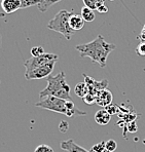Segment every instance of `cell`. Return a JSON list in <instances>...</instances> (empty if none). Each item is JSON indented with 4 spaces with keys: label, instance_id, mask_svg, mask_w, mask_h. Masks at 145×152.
Segmentation results:
<instances>
[{
    "label": "cell",
    "instance_id": "obj_3",
    "mask_svg": "<svg viewBox=\"0 0 145 152\" xmlns=\"http://www.w3.org/2000/svg\"><path fill=\"white\" fill-rule=\"evenodd\" d=\"M72 12L67 10H61L59 12L55 15V17L48 22V28L50 30L62 34L67 40H70L71 37L74 35V30L70 27L69 19H70Z\"/></svg>",
    "mask_w": 145,
    "mask_h": 152
},
{
    "label": "cell",
    "instance_id": "obj_28",
    "mask_svg": "<svg viewBox=\"0 0 145 152\" xmlns=\"http://www.w3.org/2000/svg\"><path fill=\"white\" fill-rule=\"evenodd\" d=\"M1 42H2V39H1V35H0V48H1Z\"/></svg>",
    "mask_w": 145,
    "mask_h": 152
},
{
    "label": "cell",
    "instance_id": "obj_24",
    "mask_svg": "<svg viewBox=\"0 0 145 152\" xmlns=\"http://www.w3.org/2000/svg\"><path fill=\"white\" fill-rule=\"evenodd\" d=\"M105 108L110 115H113V114H116L117 112H119V108H117V106H113L112 104H110L109 106L105 107Z\"/></svg>",
    "mask_w": 145,
    "mask_h": 152
},
{
    "label": "cell",
    "instance_id": "obj_4",
    "mask_svg": "<svg viewBox=\"0 0 145 152\" xmlns=\"http://www.w3.org/2000/svg\"><path fill=\"white\" fill-rule=\"evenodd\" d=\"M35 106L42 109H45V110L53 111V112L64 114V115L68 116V117L70 116L69 110L67 108V100L59 99L57 97H53V96L46 97L44 99L40 100L39 102H37L35 104Z\"/></svg>",
    "mask_w": 145,
    "mask_h": 152
},
{
    "label": "cell",
    "instance_id": "obj_27",
    "mask_svg": "<svg viewBox=\"0 0 145 152\" xmlns=\"http://www.w3.org/2000/svg\"><path fill=\"white\" fill-rule=\"evenodd\" d=\"M102 152H111V151H109V150H107V149L105 148V149H104V150H103V151H102Z\"/></svg>",
    "mask_w": 145,
    "mask_h": 152
},
{
    "label": "cell",
    "instance_id": "obj_25",
    "mask_svg": "<svg viewBox=\"0 0 145 152\" xmlns=\"http://www.w3.org/2000/svg\"><path fill=\"white\" fill-rule=\"evenodd\" d=\"M60 131L63 132V133H65V132L68 131V122L65 121V120H63V121L60 122Z\"/></svg>",
    "mask_w": 145,
    "mask_h": 152
},
{
    "label": "cell",
    "instance_id": "obj_26",
    "mask_svg": "<svg viewBox=\"0 0 145 152\" xmlns=\"http://www.w3.org/2000/svg\"><path fill=\"white\" fill-rule=\"evenodd\" d=\"M97 10H98V12H100V13H105L108 12V7L106 6V4H103V5L100 6Z\"/></svg>",
    "mask_w": 145,
    "mask_h": 152
},
{
    "label": "cell",
    "instance_id": "obj_19",
    "mask_svg": "<svg viewBox=\"0 0 145 152\" xmlns=\"http://www.w3.org/2000/svg\"><path fill=\"white\" fill-rule=\"evenodd\" d=\"M105 149V142L102 141V142H99L98 144H95L92 148L90 149V152H102Z\"/></svg>",
    "mask_w": 145,
    "mask_h": 152
},
{
    "label": "cell",
    "instance_id": "obj_9",
    "mask_svg": "<svg viewBox=\"0 0 145 152\" xmlns=\"http://www.w3.org/2000/svg\"><path fill=\"white\" fill-rule=\"evenodd\" d=\"M60 147L67 152H90L89 150H86V148H83V147L79 146L78 144H76L73 139L62 141L60 143Z\"/></svg>",
    "mask_w": 145,
    "mask_h": 152
},
{
    "label": "cell",
    "instance_id": "obj_20",
    "mask_svg": "<svg viewBox=\"0 0 145 152\" xmlns=\"http://www.w3.org/2000/svg\"><path fill=\"white\" fill-rule=\"evenodd\" d=\"M34 152H53V149L46 144H41L35 148Z\"/></svg>",
    "mask_w": 145,
    "mask_h": 152
},
{
    "label": "cell",
    "instance_id": "obj_18",
    "mask_svg": "<svg viewBox=\"0 0 145 152\" xmlns=\"http://www.w3.org/2000/svg\"><path fill=\"white\" fill-rule=\"evenodd\" d=\"M105 148L107 149V150H109L111 152H114L117 148V143L112 139L106 141L105 142Z\"/></svg>",
    "mask_w": 145,
    "mask_h": 152
},
{
    "label": "cell",
    "instance_id": "obj_12",
    "mask_svg": "<svg viewBox=\"0 0 145 152\" xmlns=\"http://www.w3.org/2000/svg\"><path fill=\"white\" fill-rule=\"evenodd\" d=\"M111 119V115L108 113L106 109H101L98 110L95 113V121L99 126H107Z\"/></svg>",
    "mask_w": 145,
    "mask_h": 152
},
{
    "label": "cell",
    "instance_id": "obj_13",
    "mask_svg": "<svg viewBox=\"0 0 145 152\" xmlns=\"http://www.w3.org/2000/svg\"><path fill=\"white\" fill-rule=\"evenodd\" d=\"M74 93L77 97L83 99V98L89 94V88H88V86H86V82H79V83H77L74 88Z\"/></svg>",
    "mask_w": 145,
    "mask_h": 152
},
{
    "label": "cell",
    "instance_id": "obj_29",
    "mask_svg": "<svg viewBox=\"0 0 145 152\" xmlns=\"http://www.w3.org/2000/svg\"><path fill=\"white\" fill-rule=\"evenodd\" d=\"M110 1H114V0H110Z\"/></svg>",
    "mask_w": 145,
    "mask_h": 152
},
{
    "label": "cell",
    "instance_id": "obj_16",
    "mask_svg": "<svg viewBox=\"0 0 145 152\" xmlns=\"http://www.w3.org/2000/svg\"><path fill=\"white\" fill-rule=\"evenodd\" d=\"M81 15L86 22H93L96 18V15H95V12H94V10L86 7V6H84L81 10Z\"/></svg>",
    "mask_w": 145,
    "mask_h": 152
},
{
    "label": "cell",
    "instance_id": "obj_23",
    "mask_svg": "<svg viewBox=\"0 0 145 152\" xmlns=\"http://www.w3.org/2000/svg\"><path fill=\"white\" fill-rule=\"evenodd\" d=\"M136 53L139 56H145V41L142 40V42L136 48Z\"/></svg>",
    "mask_w": 145,
    "mask_h": 152
},
{
    "label": "cell",
    "instance_id": "obj_11",
    "mask_svg": "<svg viewBox=\"0 0 145 152\" xmlns=\"http://www.w3.org/2000/svg\"><path fill=\"white\" fill-rule=\"evenodd\" d=\"M69 24H70V27L73 29L74 31H78L81 30L84 27V24H86V21L83 20L81 15H78V13H72L69 19Z\"/></svg>",
    "mask_w": 145,
    "mask_h": 152
},
{
    "label": "cell",
    "instance_id": "obj_5",
    "mask_svg": "<svg viewBox=\"0 0 145 152\" xmlns=\"http://www.w3.org/2000/svg\"><path fill=\"white\" fill-rule=\"evenodd\" d=\"M58 59H59V56L58 55H56V53H42V55L38 56V57H31L30 59H28L24 63V67L26 69L25 72L32 71L34 69L42 66V65L51 63V62H57Z\"/></svg>",
    "mask_w": 145,
    "mask_h": 152
},
{
    "label": "cell",
    "instance_id": "obj_7",
    "mask_svg": "<svg viewBox=\"0 0 145 152\" xmlns=\"http://www.w3.org/2000/svg\"><path fill=\"white\" fill-rule=\"evenodd\" d=\"M83 77H84V82L86 83L89 88V93L90 94H93V95H97V93L101 89H104L107 88L108 86V80L104 79L102 81H97L95 80L94 78L90 77V76H86V74H83Z\"/></svg>",
    "mask_w": 145,
    "mask_h": 152
},
{
    "label": "cell",
    "instance_id": "obj_17",
    "mask_svg": "<svg viewBox=\"0 0 145 152\" xmlns=\"http://www.w3.org/2000/svg\"><path fill=\"white\" fill-rule=\"evenodd\" d=\"M40 2V0H21V10L28 8L30 6L37 5Z\"/></svg>",
    "mask_w": 145,
    "mask_h": 152
},
{
    "label": "cell",
    "instance_id": "obj_21",
    "mask_svg": "<svg viewBox=\"0 0 145 152\" xmlns=\"http://www.w3.org/2000/svg\"><path fill=\"white\" fill-rule=\"evenodd\" d=\"M30 53L32 55V57H38V56L44 53V50L42 46H34V48H31Z\"/></svg>",
    "mask_w": 145,
    "mask_h": 152
},
{
    "label": "cell",
    "instance_id": "obj_22",
    "mask_svg": "<svg viewBox=\"0 0 145 152\" xmlns=\"http://www.w3.org/2000/svg\"><path fill=\"white\" fill-rule=\"evenodd\" d=\"M84 101L86 104H89V105H92L94 103H96V96L93 95V94H90L89 93L88 95L86 96V97L82 99Z\"/></svg>",
    "mask_w": 145,
    "mask_h": 152
},
{
    "label": "cell",
    "instance_id": "obj_15",
    "mask_svg": "<svg viewBox=\"0 0 145 152\" xmlns=\"http://www.w3.org/2000/svg\"><path fill=\"white\" fill-rule=\"evenodd\" d=\"M84 6L93 10H97L101 5L105 4V0H82Z\"/></svg>",
    "mask_w": 145,
    "mask_h": 152
},
{
    "label": "cell",
    "instance_id": "obj_1",
    "mask_svg": "<svg viewBox=\"0 0 145 152\" xmlns=\"http://www.w3.org/2000/svg\"><path fill=\"white\" fill-rule=\"evenodd\" d=\"M75 48L79 51L81 58H90L92 62L97 63L101 68H105L107 58L116 46L107 42L102 35H98L93 41L76 45Z\"/></svg>",
    "mask_w": 145,
    "mask_h": 152
},
{
    "label": "cell",
    "instance_id": "obj_6",
    "mask_svg": "<svg viewBox=\"0 0 145 152\" xmlns=\"http://www.w3.org/2000/svg\"><path fill=\"white\" fill-rule=\"evenodd\" d=\"M57 62H51L45 65L38 67L29 72H25V78L27 80H33V79H42V78H48L52 74L55 68V65Z\"/></svg>",
    "mask_w": 145,
    "mask_h": 152
},
{
    "label": "cell",
    "instance_id": "obj_10",
    "mask_svg": "<svg viewBox=\"0 0 145 152\" xmlns=\"http://www.w3.org/2000/svg\"><path fill=\"white\" fill-rule=\"evenodd\" d=\"M1 8L5 13H12L21 10V0H1Z\"/></svg>",
    "mask_w": 145,
    "mask_h": 152
},
{
    "label": "cell",
    "instance_id": "obj_14",
    "mask_svg": "<svg viewBox=\"0 0 145 152\" xmlns=\"http://www.w3.org/2000/svg\"><path fill=\"white\" fill-rule=\"evenodd\" d=\"M62 1V0H40V2L37 4V7L40 12H45L50 7H52L53 4L58 3V2Z\"/></svg>",
    "mask_w": 145,
    "mask_h": 152
},
{
    "label": "cell",
    "instance_id": "obj_8",
    "mask_svg": "<svg viewBox=\"0 0 145 152\" xmlns=\"http://www.w3.org/2000/svg\"><path fill=\"white\" fill-rule=\"evenodd\" d=\"M113 96L110 91L107 88L101 89L96 95V104H98L101 107H107L110 104H112Z\"/></svg>",
    "mask_w": 145,
    "mask_h": 152
},
{
    "label": "cell",
    "instance_id": "obj_2",
    "mask_svg": "<svg viewBox=\"0 0 145 152\" xmlns=\"http://www.w3.org/2000/svg\"><path fill=\"white\" fill-rule=\"evenodd\" d=\"M48 86L39 93V99L42 100L46 97H57L59 99L67 100V101H72L70 96L71 88L66 81L65 73L63 71L59 72L55 76L50 75L46 78Z\"/></svg>",
    "mask_w": 145,
    "mask_h": 152
}]
</instances>
